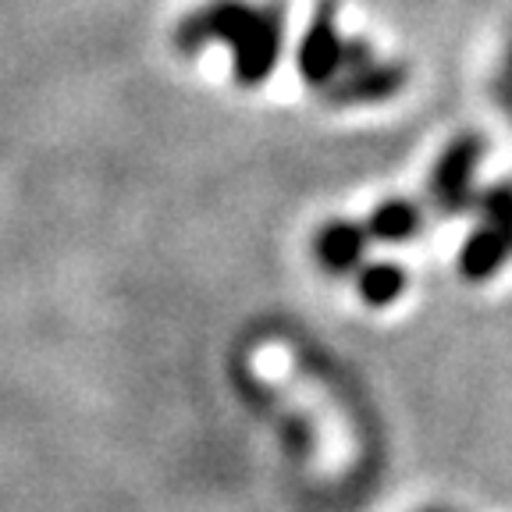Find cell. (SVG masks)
<instances>
[{
  "label": "cell",
  "mask_w": 512,
  "mask_h": 512,
  "mask_svg": "<svg viewBox=\"0 0 512 512\" xmlns=\"http://www.w3.org/2000/svg\"><path fill=\"white\" fill-rule=\"evenodd\" d=\"M512 260V235H505L495 224H480L463 239L456 256V267L466 281H491Z\"/></svg>",
  "instance_id": "6"
},
{
  "label": "cell",
  "mask_w": 512,
  "mask_h": 512,
  "mask_svg": "<svg viewBox=\"0 0 512 512\" xmlns=\"http://www.w3.org/2000/svg\"><path fill=\"white\" fill-rule=\"evenodd\" d=\"M363 232H367L370 242H384V246L413 242L424 232V207L409 196H388L370 210V217L363 221Z\"/></svg>",
  "instance_id": "7"
},
{
  "label": "cell",
  "mask_w": 512,
  "mask_h": 512,
  "mask_svg": "<svg viewBox=\"0 0 512 512\" xmlns=\"http://www.w3.org/2000/svg\"><path fill=\"white\" fill-rule=\"evenodd\" d=\"M484 153H488V139L480 132H459L441 146L431 171H427V203L434 207V214H470L473 196H477L473 182H477V168Z\"/></svg>",
  "instance_id": "3"
},
{
  "label": "cell",
  "mask_w": 512,
  "mask_h": 512,
  "mask_svg": "<svg viewBox=\"0 0 512 512\" xmlns=\"http://www.w3.org/2000/svg\"><path fill=\"white\" fill-rule=\"evenodd\" d=\"M427 512H448V509H427Z\"/></svg>",
  "instance_id": "11"
},
{
  "label": "cell",
  "mask_w": 512,
  "mask_h": 512,
  "mask_svg": "<svg viewBox=\"0 0 512 512\" xmlns=\"http://www.w3.org/2000/svg\"><path fill=\"white\" fill-rule=\"evenodd\" d=\"M367 232H363L360 221H349V217H331L313 232V260L324 274L331 278H345V274L360 271L363 256H367Z\"/></svg>",
  "instance_id": "5"
},
{
  "label": "cell",
  "mask_w": 512,
  "mask_h": 512,
  "mask_svg": "<svg viewBox=\"0 0 512 512\" xmlns=\"http://www.w3.org/2000/svg\"><path fill=\"white\" fill-rule=\"evenodd\" d=\"M406 267L392 264V260H374V264H360L356 271V292L367 306H392L395 299L406 292Z\"/></svg>",
  "instance_id": "8"
},
{
  "label": "cell",
  "mask_w": 512,
  "mask_h": 512,
  "mask_svg": "<svg viewBox=\"0 0 512 512\" xmlns=\"http://www.w3.org/2000/svg\"><path fill=\"white\" fill-rule=\"evenodd\" d=\"M491 96H495L498 111L512 121V36H509V43H505V50H502V61H498L495 79H491Z\"/></svg>",
  "instance_id": "10"
},
{
  "label": "cell",
  "mask_w": 512,
  "mask_h": 512,
  "mask_svg": "<svg viewBox=\"0 0 512 512\" xmlns=\"http://www.w3.org/2000/svg\"><path fill=\"white\" fill-rule=\"evenodd\" d=\"M377 50L363 36H345L335 0H317L296 47V72L310 89H324L335 75L370 61Z\"/></svg>",
  "instance_id": "2"
},
{
  "label": "cell",
  "mask_w": 512,
  "mask_h": 512,
  "mask_svg": "<svg viewBox=\"0 0 512 512\" xmlns=\"http://www.w3.org/2000/svg\"><path fill=\"white\" fill-rule=\"evenodd\" d=\"M470 210L480 224H495L505 235H512V182H491L477 189Z\"/></svg>",
  "instance_id": "9"
},
{
  "label": "cell",
  "mask_w": 512,
  "mask_h": 512,
  "mask_svg": "<svg viewBox=\"0 0 512 512\" xmlns=\"http://www.w3.org/2000/svg\"><path fill=\"white\" fill-rule=\"evenodd\" d=\"M406 79H409L406 64L374 54L370 61L335 75V79L324 89H317V93L328 107H370V104H384V100L399 96Z\"/></svg>",
  "instance_id": "4"
},
{
  "label": "cell",
  "mask_w": 512,
  "mask_h": 512,
  "mask_svg": "<svg viewBox=\"0 0 512 512\" xmlns=\"http://www.w3.org/2000/svg\"><path fill=\"white\" fill-rule=\"evenodd\" d=\"M288 8L281 0L249 4V0H207L192 8L171 32V47L182 57H196L200 50H232V79L242 89H260L278 72L285 54Z\"/></svg>",
  "instance_id": "1"
}]
</instances>
